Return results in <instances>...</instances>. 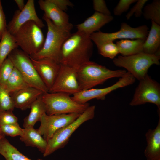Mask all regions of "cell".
Returning <instances> with one entry per match:
<instances>
[{"instance_id": "obj_1", "label": "cell", "mask_w": 160, "mask_h": 160, "mask_svg": "<svg viewBox=\"0 0 160 160\" xmlns=\"http://www.w3.org/2000/svg\"><path fill=\"white\" fill-rule=\"evenodd\" d=\"M93 51V44L90 36L77 31L71 33L63 42L60 63L77 69L90 60Z\"/></svg>"}, {"instance_id": "obj_2", "label": "cell", "mask_w": 160, "mask_h": 160, "mask_svg": "<svg viewBox=\"0 0 160 160\" xmlns=\"http://www.w3.org/2000/svg\"><path fill=\"white\" fill-rule=\"evenodd\" d=\"M76 71L81 90L92 88L111 78H121L127 72L125 70H111L90 60L82 65Z\"/></svg>"}, {"instance_id": "obj_3", "label": "cell", "mask_w": 160, "mask_h": 160, "mask_svg": "<svg viewBox=\"0 0 160 160\" xmlns=\"http://www.w3.org/2000/svg\"><path fill=\"white\" fill-rule=\"evenodd\" d=\"M47 27V31L43 46L37 53L31 56V58L38 60L47 58L60 63V51L65 40L70 35L71 32L62 31L57 27L49 19L44 15Z\"/></svg>"}, {"instance_id": "obj_4", "label": "cell", "mask_w": 160, "mask_h": 160, "mask_svg": "<svg viewBox=\"0 0 160 160\" xmlns=\"http://www.w3.org/2000/svg\"><path fill=\"white\" fill-rule=\"evenodd\" d=\"M160 55L143 52L128 56H119L113 60L114 65L125 68L139 81L147 74L148 69L153 65H160Z\"/></svg>"}, {"instance_id": "obj_5", "label": "cell", "mask_w": 160, "mask_h": 160, "mask_svg": "<svg viewBox=\"0 0 160 160\" xmlns=\"http://www.w3.org/2000/svg\"><path fill=\"white\" fill-rule=\"evenodd\" d=\"M43 101L46 108V114L49 115L73 113H82L89 106L88 103L79 104L74 101L70 95L58 92L44 93Z\"/></svg>"}, {"instance_id": "obj_6", "label": "cell", "mask_w": 160, "mask_h": 160, "mask_svg": "<svg viewBox=\"0 0 160 160\" xmlns=\"http://www.w3.org/2000/svg\"><path fill=\"white\" fill-rule=\"evenodd\" d=\"M13 36L18 47L30 56L40 51L45 40L41 28L33 21L24 24Z\"/></svg>"}, {"instance_id": "obj_7", "label": "cell", "mask_w": 160, "mask_h": 160, "mask_svg": "<svg viewBox=\"0 0 160 160\" xmlns=\"http://www.w3.org/2000/svg\"><path fill=\"white\" fill-rule=\"evenodd\" d=\"M95 109V105L89 106L73 122L57 131L47 141L43 156H47L66 146L74 132L84 123L94 118Z\"/></svg>"}, {"instance_id": "obj_8", "label": "cell", "mask_w": 160, "mask_h": 160, "mask_svg": "<svg viewBox=\"0 0 160 160\" xmlns=\"http://www.w3.org/2000/svg\"><path fill=\"white\" fill-rule=\"evenodd\" d=\"M14 67L20 72L28 85L39 89L44 93L48 92L47 87L39 75L29 56L17 48L8 55Z\"/></svg>"}, {"instance_id": "obj_9", "label": "cell", "mask_w": 160, "mask_h": 160, "mask_svg": "<svg viewBox=\"0 0 160 160\" xmlns=\"http://www.w3.org/2000/svg\"><path fill=\"white\" fill-rule=\"evenodd\" d=\"M146 103L156 105L160 114V85L148 74L139 81L129 104L136 106Z\"/></svg>"}, {"instance_id": "obj_10", "label": "cell", "mask_w": 160, "mask_h": 160, "mask_svg": "<svg viewBox=\"0 0 160 160\" xmlns=\"http://www.w3.org/2000/svg\"><path fill=\"white\" fill-rule=\"evenodd\" d=\"M148 28L146 25L134 28L125 22H122L120 30L115 32L105 33L100 31L95 32L90 38L95 43L106 41H112L117 39H140L145 40L148 33Z\"/></svg>"}, {"instance_id": "obj_11", "label": "cell", "mask_w": 160, "mask_h": 160, "mask_svg": "<svg viewBox=\"0 0 160 160\" xmlns=\"http://www.w3.org/2000/svg\"><path fill=\"white\" fill-rule=\"evenodd\" d=\"M136 79L127 72L118 81L112 85L103 88H91L81 90L73 95L72 99L76 102L84 104L92 99L104 100L108 94L117 89L125 87L134 83Z\"/></svg>"}, {"instance_id": "obj_12", "label": "cell", "mask_w": 160, "mask_h": 160, "mask_svg": "<svg viewBox=\"0 0 160 160\" xmlns=\"http://www.w3.org/2000/svg\"><path fill=\"white\" fill-rule=\"evenodd\" d=\"M81 114L73 113L49 115L45 113L41 118L40 125L37 130L47 142L57 131L72 123Z\"/></svg>"}, {"instance_id": "obj_13", "label": "cell", "mask_w": 160, "mask_h": 160, "mask_svg": "<svg viewBox=\"0 0 160 160\" xmlns=\"http://www.w3.org/2000/svg\"><path fill=\"white\" fill-rule=\"evenodd\" d=\"M60 71L50 93L61 92L73 95L81 91L76 75V69L60 64Z\"/></svg>"}, {"instance_id": "obj_14", "label": "cell", "mask_w": 160, "mask_h": 160, "mask_svg": "<svg viewBox=\"0 0 160 160\" xmlns=\"http://www.w3.org/2000/svg\"><path fill=\"white\" fill-rule=\"evenodd\" d=\"M33 21L41 28L45 25L38 17L36 11L33 0H28L24 9L21 11L16 10L11 20L7 25V30L13 35L24 24Z\"/></svg>"}, {"instance_id": "obj_15", "label": "cell", "mask_w": 160, "mask_h": 160, "mask_svg": "<svg viewBox=\"0 0 160 160\" xmlns=\"http://www.w3.org/2000/svg\"><path fill=\"white\" fill-rule=\"evenodd\" d=\"M38 3L40 9L44 12L43 15L50 20L59 29L71 32L73 25L69 22V16L65 11L50 0H39Z\"/></svg>"}, {"instance_id": "obj_16", "label": "cell", "mask_w": 160, "mask_h": 160, "mask_svg": "<svg viewBox=\"0 0 160 160\" xmlns=\"http://www.w3.org/2000/svg\"><path fill=\"white\" fill-rule=\"evenodd\" d=\"M30 58L39 75L49 91L54 84L58 75L60 64L49 59L35 60Z\"/></svg>"}, {"instance_id": "obj_17", "label": "cell", "mask_w": 160, "mask_h": 160, "mask_svg": "<svg viewBox=\"0 0 160 160\" xmlns=\"http://www.w3.org/2000/svg\"><path fill=\"white\" fill-rule=\"evenodd\" d=\"M44 93L36 88L28 87L10 95L15 107L22 110L30 108L33 103Z\"/></svg>"}, {"instance_id": "obj_18", "label": "cell", "mask_w": 160, "mask_h": 160, "mask_svg": "<svg viewBox=\"0 0 160 160\" xmlns=\"http://www.w3.org/2000/svg\"><path fill=\"white\" fill-rule=\"evenodd\" d=\"M145 137L147 146L144 154L147 160H160V114L157 126L148 130Z\"/></svg>"}, {"instance_id": "obj_19", "label": "cell", "mask_w": 160, "mask_h": 160, "mask_svg": "<svg viewBox=\"0 0 160 160\" xmlns=\"http://www.w3.org/2000/svg\"><path fill=\"white\" fill-rule=\"evenodd\" d=\"M113 19L111 15H107L95 12L83 23L76 25L77 31L82 32L90 36L95 31Z\"/></svg>"}, {"instance_id": "obj_20", "label": "cell", "mask_w": 160, "mask_h": 160, "mask_svg": "<svg viewBox=\"0 0 160 160\" xmlns=\"http://www.w3.org/2000/svg\"><path fill=\"white\" fill-rule=\"evenodd\" d=\"M20 137V140L26 146L36 148L43 154L45 152L47 146V141L37 129L33 127L23 128V134Z\"/></svg>"}, {"instance_id": "obj_21", "label": "cell", "mask_w": 160, "mask_h": 160, "mask_svg": "<svg viewBox=\"0 0 160 160\" xmlns=\"http://www.w3.org/2000/svg\"><path fill=\"white\" fill-rule=\"evenodd\" d=\"M151 29L143 46V52L160 55V25L151 20Z\"/></svg>"}, {"instance_id": "obj_22", "label": "cell", "mask_w": 160, "mask_h": 160, "mask_svg": "<svg viewBox=\"0 0 160 160\" xmlns=\"http://www.w3.org/2000/svg\"><path fill=\"white\" fill-rule=\"evenodd\" d=\"M42 95L33 103L29 114L24 119V128H33L36 123L40 121L43 115L46 113V108Z\"/></svg>"}, {"instance_id": "obj_23", "label": "cell", "mask_w": 160, "mask_h": 160, "mask_svg": "<svg viewBox=\"0 0 160 160\" xmlns=\"http://www.w3.org/2000/svg\"><path fill=\"white\" fill-rule=\"evenodd\" d=\"M145 40L122 39L116 42L119 53L122 56H128L143 52V46Z\"/></svg>"}, {"instance_id": "obj_24", "label": "cell", "mask_w": 160, "mask_h": 160, "mask_svg": "<svg viewBox=\"0 0 160 160\" xmlns=\"http://www.w3.org/2000/svg\"><path fill=\"white\" fill-rule=\"evenodd\" d=\"M0 154L5 160H32L21 153L5 137L0 140ZM37 160H44L38 159Z\"/></svg>"}, {"instance_id": "obj_25", "label": "cell", "mask_w": 160, "mask_h": 160, "mask_svg": "<svg viewBox=\"0 0 160 160\" xmlns=\"http://www.w3.org/2000/svg\"><path fill=\"white\" fill-rule=\"evenodd\" d=\"M18 47L13 35L6 30L0 41V67L9 54Z\"/></svg>"}, {"instance_id": "obj_26", "label": "cell", "mask_w": 160, "mask_h": 160, "mask_svg": "<svg viewBox=\"0 0 160 160\" xmlns=\"http://www.w3.org/2000/svg\"><path fill=\"white\" fill-rule=\"evenodd\" d=\"M4 86L10 95L29 87L20 72L15 67Z\"/></svg>"}, {"instance_id": "obj_27", "label": "cell", "mask_w": 160, "mask_h": 160, "mask_svg": "<svg viewBox=\"0 0 160 160\" xmlns=\"http://www.w3.org/2000/svg\"><path fill=\"white\" fill-rule=\"evenodd\" d=\"M142 15L146 20H150L160 25V0H154L144 6Z\"/></svg>"}, {"instance_id": "obj_28", "label": "cell", "mask_w": 160, "mask_h": 160, "mask_svg": "<svg viewBox=\"0 0 160 160\" xmlns=\"http://www.w3.org/2000/svg\"><path fill=\"white\" fill-rule=\"evenodd\" d=\"M99 53L104 57L114 59L119 53L118 49L113 41H106L95 43Z\"/></svg>"}, {"instance_id": "obj_29", "label": "cell", "mask_w": 160, "mask_h": 160, "mask_svg": "<svg viewBox=\"0 0 160 160\" xmlns=\"http://www.w3.org/2000/svg\"><path fill=\"white\" fill-rule=\"evenodd\" d=\"M15 108L10 95L4 86L0 83V112L6 111H13Z\"/></svg>"}, {"instance_id": "obj_30", "label": "cell", "mask_w": 160, "mask_h": 160, "mask_svg": "<svg viewBox=\"0 0 160 160\" xmlns=\"http://www.w3.org/2000/svg\"><path fill=\"white\" fill-rule=\"evenodd\" d=\"M14 66L12 61L8 57L0 67V83L4 86L12 73Z\"/></svg>"}, {"instance_id": "obj_31", "label": "cell", "mask_w": 160, "mask_h": 160, "mask_svg": "<svg viewBox=\"0 0 160 160\" xmlns=\"http://www.w3.org/2000/svg\"><path fill=\"white\" fill-rule=\"evenodd\" d=\"M0 129L2 134L5 136L12 137L21 136L23 131V129L20 127L18 123L1 126Z\"/></svg>"}, {"instance_id": "obj_32", "label": "cell", "mask_w": 160, "mask_h": 160, "mask_svg": "<svg viewBox=\"0 0 160 160\" xmlns=\"http://www.w3.org/2000/svg\"><path fill=\"white\" fill-rule=\"evenodd\" d=\"M12 111H6L0 112V126L18 123V118Z\"/></svg>"}, {"instance_id": "obj_33", "label": "cell", "mask_w": 160, "mask_h": 160, "mask_svg": "<svg viewBox=\"0 0 160 160\" xmlns=\"http://www.w3.org/2000/svg\"><path fill=\"white\" fill-rule=\"evenodd\" d=\"M148 1V0H137L136 4L126 15V19L129 20L133 15L136 17H141L143 14V9L145 4Z\"/></svg>"}, {"instance_id": "obj_34", "label": "cell", "mask_w": 160, "mask_h": 160, "mask_svg": "<svg viewBox=\"0 0 160 160\" xmlns=\"http://www.w3.org/2000/svg\"><path fill=\"white\" fill-rule=\"evenodd\" d=\"M137 0H120L113 10L115 16H121L123 13L127 11L130 5L136 2Z\"/></svg>"}, {"instance_id": "obj_35", "label": "cell", "mask_w": 160, "mask_h": 160, "mask_svg": "<svg viewBox=\"0 0 160 160\" xmlns=\"http://www.w3.org/2000/svg\"><path fill=\"white\" fill-rule=\"evenodd\" d=\"M93 7L95 12L107 15L111 13L107 7L105 2L103 0H93Z\"/></svg>"}, {"instance_id": "obj_36", "label": "cell", "mask_w": 160, "mask_h": 160, "mask_svg": "<svg viewBox=\"0 0 160 160\" xmlns=\"http://www.w3.org/2000/svg\"><path fill=\"white\" fill-rule=\"evenodd\" d=\"M6 17L0 0V39L4 32L7 30Z\"/></svg>"}, {"instance_id": "obj_37", "label": "cell", "mask_w": 160, "mask_h": 160, "mask_svg": "<svg viewBox=\"0 0 160 160\" xmlns=\"http://www.w3.org/2000/svg\"><path fill=\"white\" fill-rule=\"evenodd\" d=\"M59 8L65 11L68 8V6L73 7V4L68 0H50Z\"/></svg>"}, {"instance_id": "obj_38", "label": "cell", "mask_w": 160, "mask_h": 160, "mask_svg": "<svg viewBox=\"0 0 160 160\" xmlns=\"http://www.w3.org/2000/svg\"><path fill=\"white\" fill-rule=\"evenodd\" d=\"M15 2L17 4L19 9L20 11L22 10L24 8L25 4L24 3L23 0H15Z\"/></svg>"}, {"instance_id": "obj_39", "label": "cell", "mask_w": 160, "mask_h": 160, "mask_svg": "<svg viewBox=\"0 0 160 160\" xmlns=\"http://www.w3.org/2000/svg\"><path fill=\"white\" fill-rule=\"evenodd\" d=\"M5 136L4 135H0V140L3 137H5Z\"/></svg>"}, {"instance_id": "obj_40", "label": "cell", "mask_w": 160, "mask_h": 160, "mask_svg": "<svg viewBox=\"0 0 160 160\" xmlns=\"http://www.w3.org/2000/svg\"><path fill=\"white\" fill-rule=\"evenodd\" d=\"M3 135V134H2V133L1 132V130L0 129V135Z\"/></svg>"}, {"instance_id": "obj_41", "label": "cell", "mask_w": 160, "mask_h": 160, "mask_svg": "<svg viewBox=\"0 0 160 160\" xmlns=\"http://www.w3.org/2000/svg\"><path fill=\"white\" fill-rule=\"evenodd\" d=\"M0 40H1V39H0Z\"/></svg>"}]
</instances>
